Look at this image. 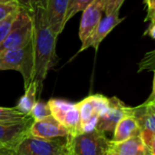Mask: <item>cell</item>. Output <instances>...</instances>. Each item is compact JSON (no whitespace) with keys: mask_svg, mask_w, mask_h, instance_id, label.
Listing matches in <instances>:
<instances>
[{"mask_svg":"<svg viewBox=\"0 0 155 155\" xmlns=\"http://www.w3.org/2000/svg\"><path fill=\"white\" fill-rule=\"evenodd\" d=\"M33 25L32 44L34 51V78L38 87L39 94L43 88V83L48 74L57 63L56 40L57 37L49 27L44 10H38L31 15Z\"/></svg>","mask_w":155,"mask_h":155,"instance_id":"cell-1","label":"cell"},{"mask_svg":"<svg viewBox=\"0 0 155 155\" xmlns=\"http://www.w3.org/2000/svg\"><path fill=\"white\" fill-rule=\"evenodd\" d=\"M34 51L32 40L25 46L0 54V70H15L24 79L25 89L34 78Z\"/></svg>","mask_w":155,"mask_h":155,"instance_id":"cell-2","label":"cell"},{"mask_svg":"<svg viewBox=\"0 0 155 155\" xmlns=\"http://www.w3.org/2000/svg\"><path fill=\"white\" fill-rule=\"evenodd\" d=\"M66 155H107L110 141L96 129L67 137Z\"/></svg>","mask_w":155,"mask_h":155,"instance_id":"cell-3","label":"cell"},{"mask_svg":"<svg viewBox=\"0 0 155 155\" xmlns=\"http://www.w3.org/2000/svg\"><path fill=\"white\" fill-rule=\"evenodd\" d=\"M133 116L139 125L140 137L144 146L151 153L155 154V103L153 91L150 98L144 104L133 108Z\"/></svg>","mask_w":155,"mask_h":155,"instance_id":"cell-4","label":"cell"},{"mask_svg":"<svg viewBox=\"0 0 155 155\" xmlns=\"http://www.w3.org/2000/svg\"><path fill=\"white\" fill-rule=\"evenodd\" d=\"M39 139L28 136L25 139L14 155H66L67 154V138Z\"/></svg>","mask_w":155,"mask_h":155,"instance_id":"cell-5","label":"cell"},{"mask_svg":"<svg viewBox=\"0 0 155 155\" xmlns=\"http://www.w3.org/2000/svg\"><path fill=\"white\" fill-rule=\"evenodd\" d=\"M128 115H133V107L126 106L115 96L109 98V107L105 113L99 116L95 129L104 134L114 132L120 120Z\"/></svg>","mask_w":155,"mask_h":155,"instance_id":"cell-6","label":"cell"},{"mask_svg":"<svg viewBox=\"0 0 155 155\" xmlns=\"http://www.w3.org/2000/svg\"><path fill=\"white\" fill-rule=\"evenodd\" d=\"M34 120L31 117L25 122L14 124H0V145L6 150L15 152L20 143L30 136L29 130Z\"/></svg>","mask_w":155,"mask_h":155,"instance_id":"cell-7","label":"cell"},{"mask_svg":"<svg viewBox=\"0 0 155 155\" xmlns=\"http://www.w3.org/2000/svg\"><path fill=\"white\" fill-rule=\"evenodd\" d=\"M119 12L120 11H115L114 13L105 15L104 18H102L96 27L91 33V35L86 38L84 43H82V46L78 53H81L89 47H94L97 52L102 41L116 25H118L124 19V17H119Z\"/></svg>","mask_w":155,"mask_h":155,"instance_id":"cell-8","label":"cell"},{"mask_svg":"<svg viewBox=\"0 0 155 155\" xmlns=\"http://www.w3.org/2000/svg\"><path fill=\"white\" fill-rule=\"evenodd\" d=\"M73 0H48L45 12V20L54 32L58 36L65 26V16L67 10Z\"/></svg>","mask_w":155,"mask_h":155,"instance_id":"cell-9","label":"cell"},{"mask_svg":"<svg viewBox=\"0 0 155 155\" xmlns=\"http://www.w3.org/2000/svg\"><path fill=\"white\" fill-rule=\"evenodd\" d=\"M33 25L31 18L19 25H17L9 35L0 44V54L22 48L29 44L32 40Z\"/></svg>","mask_w":155,"mask_h":155,"instance_id":"cell-10","label":"cell"},{"mask_svg":"<svg viewBox=\"0 0 155 155\" xmlns=\"http://www.w3.org/2000/svg\"><path fill=\"white\" fill-rule=\"evenodd\" d=\"M29 134L30 136L39 139H54L67 136L65 128L52 115L43 120L34 121Z\"/></svg>","mask_w":155,"mask_h":155,"instance_id":"cell-11","label":"cell"},{"mask_svg":"<svg viewBox=\"0 0 155 155\" xmlns=\"http://www.w3.org/2000/svg\"><path fill=\"white\" fill-rule=\"evenodd\" d=\"M104 13V1L94 0L84 11L79 27V38L84 43L96 27Z\"/></svg>","mask_w":155,"mask_h":155,"instance_id":"cell-12","label":"cell"},{"mask_svg":"<svg viewBox=\"0 0 155 155\" xmlns=\"http://www.w3.org/2000/svg\"><path fill=\"white\" fill-rule=\"evenodd\" d=\"M110 155H154L144 146L140 135L134 136L122 143L110 141L108 153Z\"/></svg>","mask_w":155,"mask_h":155,"instance_id":"cell-13","label":"cell"},{"mask_svg":"<svg viewBox=\"0 0 155 155\" xmlns=\"http://www.w3.org/2000/svg\"><path fill=\"white\" fill-rule=\"evenodd\" d=\"M79 117H80V124L83 133L91 132L95 129V125L98 121V114L94 109L93 104L90 99L86 97L83 101L76 104Z\"/></svg>","mask_w":155,"mask_h":155,"instance_id":"cell-14","label":"cell"},{"mask_svg":"<svg viewBox=\"0 0 155 155\" xmlns=\"http://www.w3.org/2000/svg\"><path fill=\"white\" fill-rule=\"evenodd\" d=\"M113 143H122L134 136L140 135V128L133 115H128L120 120L114 130Z\"/></svg>","mask_w":155,"mask_h":155,"instance_id":"cell-15","label":"cell"},{"mask_svg":"<svg viewBox=\"0 0 155 155\" xmlns=\"http://www.w3.org/2000/svg\"><path fill=\"white\" fill-rule=\"evenodd\" d=\"M31 16L23 9L18 8L17 10L11 13L6 18L0 22V44L9 35V33L19 24L29 20Z\"/></svg>","mask_w":155,"mask_h":155,"instance_id":"cell-16","label":"cell"},{"mask_svg":"<svg viewBox=\"0 0 155 155\" xmlns=\"http://www.w3.org/2000/svg\"><path fill=\"white\" fill-rule=\"evenodd\" d=\"M25 90V94L20 98L15 108L25 115H30L31 110L36 102V94L38 92V87L35 81H32L28 87Z\"/></svg>","mask_w":155,"mask_h":155,"instance_id":"cell-17","label":"cell"},{"mask_svg":"<svg viewBox=\"0 0 155 155\" xmlns=\"http://www.w3.org/2000/svg\"><path fill=\"white\" fill-rule=\"evenodd\" d=\"M30 115H25L18 112L15 107L6 108L0 107V124H20L30 119Z\"/></svg>","mask_w":155,"mask_h":155,"instance_id":"cell-18","label":"cell"},{"mask_svg":"<svg viewBox=\"0 0 155 155\" xmlns=\"http://www.w3.org/2000/svg\"><path fill=\"white\" fill-rule=\"evenodd\" d=\"M19 8L25 11L30 16L38 10H45L48 0H15Z\"/></svg>","mask_w":155,"mask_h":155,"instance_id":"cell-19","label":"cell"},{"mask_svg":"<svg viewBox=\"0 0 155 155\" xmlns=\"http://www.w3.org/2000/svg\"><path fill=\"white\" fill-rule=\"evenodd\" d=\"M30 116L33 118L34 121L43 120L48 116H51V111L48 106V104L43 101L35 102V105L31 110Z\"/></svg>","mask_w":155,"mask_h":155,"instance_id":"cell-20","label":"cell"},{"mask_svg":"<svg viewBox=\"0 0 155 155\" xmlns=\"http://www.w3.org/2000/svg\"><path fill=\"white\" fill-rule=\"evenodd\" d=\"M94 1V0H73L67 10V14L65 16V24H67L68 21L77 13L84 11Z\"/></svg>","mask_w":155,"mask_h":155,"instance_id":"cell-21","label":"cell"},{"mask_svg":"<svg viewBox=\"0 0 155 155\" xmlns=\"http://www.w3.org/2000/svg\"><path fill=\"white\" fill-rule=\"evenodd\" d=\"M104 1V12L105 15H111L115 11H120L124 0H103Z\"/></svg>","mask_w":155,"mask_h":155,"instance_id":"cell-22","label":"cell"},{"mask_svg":"<svg viewBox=\"0 0 155 155\" xmlns=\"http://www.w3.org/2000/svg\"><path fill=\"white\" fill-rule=\"evenodd\" d=\"M19 6L16 3H8V4H2L0 3V22L6 18L11 13L17 10Z\"/></svg>","mask_w":155,"mask_h":155,"instance_id":"cell-23","label":"cell"},{"mask_svg":"<svg viewBox=\"0 0 155 155\" xmlns=\"http://www.w3.org/2000/svg\"><path fill=\"white\" fill-rule=\"evenodd\" d=\"M143 3L147 6V16L145 21L150 20L151 23H155V0H144Z\"/></svg>","mask_w":155,"mask_h":155,"instance_id":"cell-24","label":"cell"},{"mask_svg":"<svg viewBox=\"0 0 155 155\" xmlns=\"http://www.w3.org/2000/svg\"><path fill=\"white\" fill-rule=\"evenodd\" d=\"M155 24L154 23H150V25H148V28L146 29V31L144 32V35H149L151 36L153 39H154L155 35Z\"/></svg>","mask_w":155,"mask_h":155,"instance_id":"cell-25","label":"cell"},{"mask_svg":"<svg viewBox=\"0 0 155 155\" xmlns=\"http://www.w3.org/2000/svg\"><path fill=\"white\" fill-rule=\"evenodd\" d=\"M0 3L2 4H8V3H15V0H0Z\"/></svg>","mask_w":155,"mask_h":155,"instance_id":"cell-26","label":"cell"},{"mask_svg":"<svg viewBox=\"0 0 155 155\" xmlns=\"http://www.w3.org/2000/svg\"><path fill=\"white\" fill-rule=\"evenodd\" d=\"M107 155H110V154H107Z\"/></svg>","mask_w":155,"mask_h":155,"instance_id":"cell-27","label":"cell"}]
</instances>
